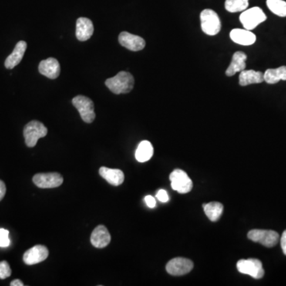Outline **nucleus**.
Wrapping results in <instances>:
<instances>
[{
    "mask_svg": "<svg viewBox=\"0 0 286 286\" xmlns=\"http://www.w3.org/2000/svg\"><path fill=\"white\" fill-rule=\"evenodd\" d=\"M105 85L116 95L129 93L133 89L135 79L130 72L121 71L116 76L107 80Z\"/></svg>",
    "mask_w": 286,
    "mask_h": 286,
    "instance_id": "1",
    "label": "nucleus"
},
{
    "mask_svg": "<svg viewBox=\"0 0 286 286\" xmlns=\"http://www.w3.org/2000/svg\"><path fill=\"white\" fill-rule=\"evenodd\" d=\"M201 29L206 35L214 36L221 30V22L219 15L213 10L205 9L200 13Z\"/></svg>",
    "mask_w": 286,
    "mask_h": 286,
    "instance_id": "2",
    "label": "nucleus"
},
{
    "mask_svg": "<svg viewBox=\"0 0 286 286\" xmlns=\"http://www.w3.org/2000/svg\"><path fill=\"white\" fill-rule=\"evenodd\" d=\"M47 128L39 121H31L24 127L23 135L25 144L28 147L36 146L38 139L46 136Z\"/></svg>",
    "mask_w": 286,
    "mask_h": 286,
    "instance_id": "3",
    "label": "nucleus"
},
{
    "mask_svg": "<svg viewBox=\"0 0 286 286\" xmlns=\"http://www.w3.org/2000/svg\"><path fill=\"white\" fill-rule=\"evenodd\" d=\"M240 19L245 29L252 31L267 20V15L261 8L254 7L243 11Z\"/></svg>",
    "mask_w": 286,
    "mask_h": 286,
    "instance_id": "4",
    "label": "nucleus"
},
{
    "mask_svg": "<svg viewBox=\"0 0 286 286\" xmlns=\"http://www.w3.org/2000/svg\"><path fill=\"white\" fill-rule=\"evenodd\" d=\"M72 105L77 109L81 119L85 122L91 123L95 120V109L92 99L85 95H77L72 99Z\"/></svg>",
    "mask_w": 286,
    "mask_h": 286,
    "instance_id": "5",
    "label": "nucleus"
},
{
    "mask_svg": "<svg viewBox=\"0 0 286 286\" xmlns=\"http://www.w3.org/2000/svg\"><path fill=\"white\" fill-rule=\"evenodd\" d=\"M247 237L251 241L261 243L267 247H274L279 241L278 233L271 230L254 229L249 231Z\"/></svg>",
    "mask_w": 286,
    "mask_h": 286,
    "instance_id": "6",
    "label": "nucleus"
},
{
    "mask_svg": "<svg viewBox=\"0 0 286 286\" xmlns=\"http://www.w3.org/2000/svg\"><path fill=\"white\" fill-rule=\"evenodd\" d=\"M169 180L171 181V187L173 190L181 194L189 193L193 189V181L187 173L181 169L173 170L169 176Z\"/></svg>",
    "mask_w": 286,
    "mask_h": 286,
    "instance_id": "7",
    "label": "nucleus"
},
{
    "mask_svg": "<svg viewBox=\"0 0 286 286\" xmlns=\"http://www.w3.org/2000/svg\"><path fill=\"white\" fill-rule=\"evenodd\" d=\"M237 270L240 273L251 276L255 279H260L264 276L263 263L255 258L242 259L237 263Z\"/></svg>",
    "mask_w": 286,
    "mask_h": 286,
    "instance_id": "8",
    "label": "nucleus"
},
{
    "mask_svg": "<svg viewBox=\"0 0 286 286\" xmlns=\"http://www.w3.org/2000/svg\"><path fill=\"white\" fill-rule=\"evenodd\" d=\"M63 180V177L58 173H38L33 177V182L40 189L59 187Z\"/></svg>",
    "mask_w": 286,
    "mask_h": 286,
    "instance_id": "9",
    "label": "nucleus"
},
{
    "mask_svg": "<svg viewBox=\"0 0 286 286\" xmlns=\"http://www.w3.org/2000/svg\"><path fill=\"white\" fill-rule=\"evenodd\" d=\"M193 269V261L185 257H175L166 265V271L173 276L185 275Z\"/></svg>",
    "mask_w": 286,
    "mask_h": 286,
    "instance_id": "10",
    "label": "nucleus"
},
{
    "mask_svg": "<svg viewBox=\"0 0 286 286\" xmlns=\"http://www.w3.org/2000/svg\"><path fill=\"white\" fill-rule=\"evenodd\" d=\"M119 42L122 46L134 52L142 50L146 46V42L143 38L128 32L120 33Z\"/></svg>",
    "mask_w": 286,
    "mask_h": 286,
    "instance_id": "11",
    "label": "nucleus"
},
{
    "mask_svg": "<svg viewBox=\"0 0 286 286\" xmlns=\"http://www.w3.org/2000/svg\"><path fill=\"white\" fill-rule=\"evenodd\" d=\"M49 256V250L45 246L36 245L25 252L24 263L27 265H35L45 261Z\"/></svg>",
    "mask_w": 286,
    "mask_h": 286,
    "instance_id": "12",
    "label": "nucleus"
},
{
    "mask_svg": "<svg viewBox=\"0 0 286 286\" xmlns=\"http://www.w3.org/2000/svg\"><path fill=\"white\" fill-rule=\"evenodd\" d=\"M38 70L40 73L49 79H56L59 76L61 67L58 60L49 58L40 62Z\"/></svg>",
    "mask_w": 286,
    "mask_h": 286,
    "instance_id": "13",
    "label": "nucleus"
},
{
    "mask_svg": "<svg viewBox=\"0 0 286 286\" xmlns=\"http://www.w3.org/2000/svg\"><path fill=\"white\" fill-rule=\"evenodd\" d=\"M111 242V235L106 227L99 225L94 229L91 236V243L96 248L106 247Z\"/></svg>",
    "mask_w": 286,
    "mask_h": 286,
    "instance_id": "14",
    "label": "nucleus"
},
{
    "mask_svg": "<svg viewBox=\"0 0 286 286\" xmlns=\"http://www.w3.org/2000/svg\"><path fill=\"white\" fill-rule=\"evenodd\" d=\"M230 39L239 45H251L255 43L256 36L254 33L248 30L234 29L230 31Z\"/></svg>",
    "mask_w": 286,
    "mask_h": 286,
    "instance_id": "15",
    "label": "nucleus"
},
{
    "mask_svg": "<svg viewBox=\"0 0 286 286\" xmlns=\"http://www.w3.org/2000/svg\"><path fill=\"white\" fill-rule=\"evenodd\" d=\"M27 44L24 41H20L15 45V49L13 50L5 61V67L7 69H12L21 62L25 50H27Z\"/></svg>",
    "mask_w": 286,
    "mask_h": 286,
    "instance_id": "16",
    "label": "nucleus"
},
{
    "mask_svg": "<svg viewBox=\"0 0 286 286\" xmlns=\"http://www.w3.org/2000/svg\"><path fill=\"white\" fill-rule=\"evenodd\" d=\"M93 23L87 18H80L76 21V38L81 42H85L93 35Z\"/></svg>",
    "mask_w": 286,
    "mask_h": 286,
    "instance_id": "17",
    "label": "nucleus"
},
{
    "mask_svg": "<svg viewBox=\"0 0 286 286\" xmlns=\"http://www.w3.org/2000/svg\"><path fill=\"white\" fill-rule=\"evenodd\" d=\"M247 54L241 51H238L233 54L232 59L230 61V65L226 70V75L227 76H234L235 74L242 72L246 69V61H247Z\"/></svg>",
    "mask_w": 286,
    "mask_h": 286,
    "instance_id": "18",
    "label": "nucleus"
},
{
    "mask_svg": "<svg viewBox=\"0 0 286 286\" xmlns=\"http://www.w3.org/2000/svg\"><path fill=\"white\" fill-rule=\"evenodd\" d=\"M99 175L112 186H119L124 181V173L120 169L101 167Z\"/></svg>",
    "mask_w": 286,
    "mask_h": 286,
    "instance_id": "19",
    "label": "nucleus"
},
{
    "mask_svg": "<svg viewBox=\"0 0 286 286\" xmlns=\"http://www.w3.org/2000/svg\"><path fill=\"white\" fill-rule=\"evenodd\" d=\"M264 81V73L260 71L243 70L240 72V85L247 86L252 84L263 83Z\"/></svg>",
    "mask_w": 286,
    "mask_h": 286,
    "instance_id": "20",
    "label": "nucleus"
},
{
    "mask_svg": "<svg viewBox=\"0 0 286 286\" xmlns=\"http://www.w3.org/2000/svg\"><path fill=\"white\" fill-rule=\"evenodd\" d=\"M153 154V147L149 141H142L138 146L135 152V159L139 162H146L151 159Z\"/></svg>",
    "mask_w": 286,
    "mask_h": 286,
    "instance_id": "21",
    "label": "nucleus"
},
{
    "mask_svg": "<svg viewBox=\"0 0 286 286\" xmlns=\"http://www.w3.org/2000/svg\"><path fill=\"white\" fill-rule=\"evenodd\" d=\"M203 211L211 221L216 222L220 220L223 212V205L220 202H210L203 204Z\"/></svg>",
    "mask_w": 286,
    "mask_h": 286,
    "instance_id": "22",
    "label": "nucleus"
},
{
    "mask_svg": "<svg viewBox=\"0 0 286 286\" xmlns=\"http://www.w3.org/2000/svg\"><path fill=\"white\" fill-rule=\"evenodd\" d=\"M280 81H286V66L269 69L264 72V81L267 84L274 85Z\"/></svg>",
    "mask_w": 286,
    "mask_h": 286,
    "instance_id": "23",
    "label": "nucleus"
},
{
    "mask_svg": "<svg viewBox=\"0 0 286 286\" xmlns=\"http://www.w3.org/2000/svg\"><path fill=\"white\" fill-rule=\"evenodd\" d=\"M267 5L274 15L286 17V2L284 0H267Z\"/></svg>",
    "mask_w": 286,
    "mask_h": 286,
    "instance_id": "24",
    "label": "nucleus"
},
{
    "mask_svg": "<svg viewBox=\"0 0 286 286\" xmlns=\"http://www.w3.org/2000/svg\"><path fill=\"white\" fill-rule=\"evenodd\" d=\"M249 0H226L225 9L230 13L240 12L247 10Z\"/></svg>",
    "mask_w": 286,
    "mask_h": 286,
    "instance_id": "25",
    "label": "nucleus"
},
{
    "mask_svg": "<svg viewBox=\"0 0 286 286\" xmlns=\"http://www.w3.org/2000/svg\"><path fill=\"white\" fill-rule=\"evenodd\" d=\"M11 275V269L8 262H0V279H5Z\"/></svg>",
    "mask_w": 286,
    "mask_h": 286,
    "instance_id": "26",
    "label": "nucleus"
},
{
    "mask_svg": "<svg viewBox=\"0 0 286 286\" xmlns=\"http://www.w3.org/2000/svg\"><path fill=\"white\" fill-rule=\"evenodd\" d=\"M11 243L9 239V231L6 229H0V247H8Z\"/></svg>",
    "mask_w": 286,
    "mask_h": 286,
    "instance_id": "27",
    "label": "nucleus"
},
{
    "mask_svg": "<svg viewBox=\"0 0 286 286\" xmlns=\"http://www.w3.org/2000/svg\"><path fill=\"white\" fill-rule=\"evenodd\" d=\"M156 197L158 200H160L162 203H166L169 201V197L168 196L167 192L164 189H161L157 193Z\"/></svg>",
    "mask_w": 286,
    "mask_h": 286,
    "instance_id": "28",
    "label": "nucleus"
},
{
    "mask_svg": "<svg viewBox=\"0 0 286 286\" xmlns=\"http://www.w3.org/2000/svg\"><path fill=\"white\" fill-rule=\"evenodd\" d=\"M145 202H146L148 207H150V209H153L156 205V200H155L154 197L152 196H146L145 197Z\"/></svg>",
    "mask_w": 286,
    "mask_h": 286,
    "instance_id": "29",
    "label": "nucleus"
},
{
    "mask_svg": "<svg viewBox=\"0 0 286 286\" xmlns=\"http://www.w3.org/2000/svg\"><path fill=\"white\" fill-rule=\"evenodd\" d=\"M6 191H7V189H6L5 184H4V181L0 180V201H1V200L4 199V196H5Z\"/></svg>",
    "mask_w": 286,
    "mask_h": 286,
    "instance_id": "30",
    "label": "nucleus"
},
{
    "mask_svg": "<svg viewBox=\"0 0 286 286\" xmlns=\"http://www.w3.org/2000/svg\"><path fill=\"white\" fill-rule=\"evenodd\" d=\"M281 246L282 249L283 253L286 255V230L283 232L281 239Z\"/></svg>",
    "mask_w": 286,
    "mask_h": 286,
    "instance_id": "31",
    "label": "nucleus"
},
{
    "mask_svg": "<svg viewBox=\"0 0 286 286\" xmlns=\"http://www.w3.org/2000/svg\"><path fill=\"white\" fill-rule=\"evenodd\" d=\"M11 286H23L24 284L22 281H20L19 279H15L11 282Z\"/></svg>",
    "mask_w": 286,
    "mask_h": 286,
    "instance_id": "32",
    "label": "nucleus"
}]
</instances>
